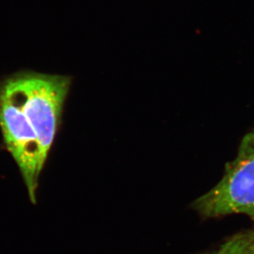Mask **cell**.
<instances>
[{"label": "cell", "instance_id": "obj_1", "mask_svg": "<svg viewBox=\"0 0 254 254\" xmlns=\"http://www.w3.org/2000/svg\"><path fill=\"white\" fill-rule=\"evenodd\" d=\"M0 82L18 103L34 129L42 174L59 129L71 77L20 70Z\"/></svg>", "mask_w": 254, "mask_h": 254}, {"label": "cell", "instance_id": "obj_2", "mask_svg": "<svg viewBox=\"0 0 254 254\" xmlns=\"http://www.w3.org/2000/svg\"><path fill=\"white\" fill-rule=\"evenodd\" d=\"M204 218L244 215L254 220V127L243 137L215 187L193 202Z\"/></svg>", "mask_w": 254, "mask_h": 254}, {"label": "cell", "instance_id": "obj_3", "mask_svg": "<svg viewBox=\"0 0 254 254\" xmlns=\"http://www.w3.org/2000/svg\"><path fill=\"white\" fill-rule=\"evenodd\" d=\"M0 130L3 147L19 170L30 201L36 205L41 175L37 135L24 112L1 82Z\"/></svg>", "mask_w": 254, "mask_h": 254}, {"label": "cell", "instance_id": "obj_4", "mask_svg": "<svg viewBox=\"0 0 254 254\" xmlns=\"http://www.w3.org/2000/svg\"><path fill=\"white\" fill-rule=\"evenodd\" d=\"M206 254H254V230L234 235Z\"/></svg>", "mask_w": 254, "mask_h": 254}]
</instances>
